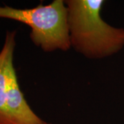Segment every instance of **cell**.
I'll use <instances>...</instances> for the list:
<instances>
[{
  "instance_id": "cell-2",
  "label": "cell",
  "mask_w": 124,
  "mask_h": 124,
  "mask_svg": "<svg viewBox=\"0 0 124 124\" xmlns=\"http://www.w3.org/2000/svg\"><path fill=\"white\" fill-rule=\"evenodd\" d=\"M0 18L17 21L31 28L32 42L46 53L67 51L70 48L65 1L54 0L32 8L0 6Z\"/></svg>"
},
{
  "instance_id": "cell-1",
  "label": "cell",
  "mask_w": 124,
  "mask_h": 124,
  "mask_svg": "<svg viewBox=\"0 0 124 124\" xmlns=\"http://www.w3.org/2000/svg\"><path fill=\"white\" fill-rule=\"evenodd\" d=\"M103 0H67L70 47L90 59H101L119 53L124 46V29L101 17Z\"/></svg>"
},
{
  "instance_id": "cell-3",
  "label": "cell",
  "mask_w": 124,
  "mask_h": 124,
  "mask_svg": "<svg viewBox=\"0 0 124 124\" xmlns=\"http://www.w3.org/2000/svg\"><path fill=\"white\" fill-rule=\"evenodd\" d=\"M7 96L8 110L15 124H51L36 115L28 105L19 88L14 66L8 75Z\"/></svg>"
},
{
  "instance_id": "cell-4",
  "label": "cell",
  "mask_w": 124,
  "mask_h": 124,
  "mask_svg": "<svg viewBox=\"0 0 124 124\" xmlns=\"http://www.w3.org/2000/svg\"><path fill=\"white\" fill-rule=\"evenodd\" d=\"M17 33L16 30L6 31L4 45L0 50V124H15L7 107V79L9 71L14 66Z\"/></svg>"
}]
</instances>
